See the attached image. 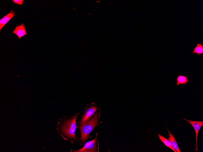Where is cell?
<instances>
[{
  "label": "cell",
  "mask_w": 203,
  "mask_h": 152,
  "mask_svg": "<svg viewBox=\"0 0 203 152\" xmlns=\"http://www.w3.org/2000/svg\"><path fill=\"white\" fill-rule=\"evenodd\" d=\"M77 115L74 116L71 119L67 120L63 124L61 127V131L66 136L75 139L74 134L76 126V120Z\"/></svg>",
  "instance_id": "7a4b0ae2"
},
{
  "label": "cell",
  "mask_w": 203,
  "mask_h": 152,
  "mask_svg": "<svg viewBox=\"0 0 203 152\" xmlns=\"http://www.w3.org/2000/svg\"><path fill=\"white\" fill-rule=\"evenodd\" d=\"M169 134L168 139L170 141L172 146L176 152H181L180 150L175 139L173 134L166 128Z\"/></svg>",
  "instance_id": "ba28073f"
},
{
  "label": "cell",
  "mask_w": 203,
  "mask_h": 152,
  "mask_svg": "<svg viewBox=\"0 0 203 152\" xmlns=\"http://www.w3.org/2000/svg\"><path fill=\"white\" fill-rule=\"evenodd\" d=\"M12 33L16 35L20 39L27 34L25 25L23 23L16 26L13 31Z\"/></svg>",
  "instance_id": "8992f818"
},
{
  "label": "cell",
  "mask_w": 203,
  "mask_h": 152,
  "mask_svg": "<svg viewBox=\"0 0 203 152\" xmlns=\"http://www.w3.org/2000/svg\"><path fill=\"white\" fill-rule=\"evenodd\" d=\"M190 123L193 127L196 133V148L195 150L197 151L198 150V133L201 127L203 125V121H196L188 120L185 119H184Z\"/></svg>",
  "instance_id": "277c9868"
},
{
  "label": "cell",
  "mask_w": 203,
  "mask_h": 152,
  "mask_svg": "<svg viewBox=\"0 0 203 152\" xmlns=\"http://www.w3.org/2000/svg\"><path fill=\"white\" fill-rule=\"evenodd\" d=\"M98 113H96L91 120L84 123L80 127L81 133V139L83 142H85L89 137L90 133L97 125L98 122Z\"/></svg>",
  "instance_id": "6da1fadb"
},
{
  "label": "cell",
  "mask_w": 203,
  "mask_h": 152,
  "mask_svg": "<svg viewBox=\"0 0 203 152\" xmlns=\"http://www.w3.org/2000/svg\"><path fill=\"white\" fill-rule=\"evenodd\" d=\"M12 1L13 3L15 4L22 5L23 4V0H12Z\"/></svg>",
  "instance_id": "7c38bea8"
},
{
  "label": "cell",
  "mask_w": 203,
  "mask_h": 152,
  "mask_svg": "<svg viewBox=\"0 0 203 152\" xmlns=\"http://www.w3.org/2000/svg\"><path fill=\"white\" fill-rule=\"evenodd\" d=\"M192 54H197L198 55L203 54V46L201 43H198L193 49Z\"/></svg>",
  "instance_id": "8fae6325"
},
{
  "label": "cell",
  "mask_w": 203,
  "mask_h": 152,
  "mask_svg": "<svg viewBox=\"0 0 203 152\" xmlns=\"http://www.w3.org/2000/svg\"><path fill=\"white\" fill-rule=\"evenodd\" d=\"M188 76L179 75L177 77L176 85L179 86L180 84L185 85L189 81L188 79Z\"/></svg>",
  "instance_id": "9c48e42d"
},
{
  "label": "cell",
  "mask_w": 203,
  "mask_h": 152,
  "mask_svg": "<svg viewBox=\"0 0 203 152\" xmlns=\"http://www.w3.org/2000/svg\"><path fill=\"white\" fill-rule=\"evenodd\" d=\"M15 15V12L11 10L9 13L1 18L0 20V30Z\"/></svg>",
  "instance_id": "52a82bcc"
},
{
  "label": "cell",
  "mask_w": 203,
  "mask_h": 152,
  "mask_svg": "<svg viewBox=\"0 0 203 152\" xmlns=\"http://www.w3.org/2000/svg\"><path fill=\"white\" fill-rule=\"evenodd\" d=\"M96 140L97 137H96L93 140L86 143L84 144L83 147L77 151H75L80 152H96Z\"/></svg>",
  "instance_id": "5b68a950"
},
{
  "label": "cell",
  "mask_w": 203,
  "mask_h": 152,
  "mask_svg": "<svg viewBox=\"0 0 203 152\" xmlns=\"http://www.w3.org/2000/svg\"><path fill=\"white\" fill-rule=\"evenodd\" d=\"M158 137L160 140L164 144V146L170 148L174 152H176L172 146L170 141L163 137L159 133L158 134Z\"/></svg>",
  "instance_id": "30bf717a"
},
{
  "label": "cell",
  "mask_w": 203,
  "mask_h": 152,
  "mask_svg": "<svg viewBox=\"0 0 203 152\" xmlns=\"http://www.w3.org/2000/svg\"><path fill=\"white\" fill-rule=\"evenodd\" d=\"M97 109V107L94 104L90 105L89 106L87 107L81 121V125H82L90 119L94 115Z\"/></svg>",
  "instance_id": "3957f363"
}]
</instances>
